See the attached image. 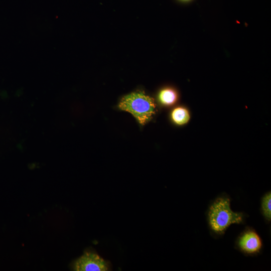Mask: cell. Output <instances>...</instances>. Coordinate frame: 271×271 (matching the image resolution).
I'll return each mask as SVG.
<instances>
[{
  "instance_id": "5",
  "label": "cell",
  "mask_w": 271,
  "mask_h": 271,
  "mask_svg": "<svg viewBox=\"0 0 271 271\" xmlns=\"http://www.w3.org/2000/svg\"><path fill=\"white\" fill-rule=\"evenodd\" d=\"M159 102L164 106H171L178 99L177 91L172 87H167L161 89L157 96Z\"/></svg>"
},
{
  "instance_id": "4",
  "label": "cell",
  "mask_w": 271,
  "mask_h": 271,
  "mask_svg": "<svg viewBox=\"0 0 271 271\" xmlns=\"http://www.w3.org/2000/svg\"><path fill=\"white\" fill-rule=\"evenodd\" d=\"M236 245L242 253L254 255L260 251L262 247V241L254 229L248 227L238 236Z\"/></svg>"
},
{
  "instance_id": "7",
  "label": "cell",
  "mask_w": 271,
  "mask_h": 271,
  "mask_svg": "<svg viewBox=\"0 0 271 271\" xmlns=\"http://www.w3.org/2000/svg\"><path fill=\"white\" fill-rule=\"evenodd\" d=\"M270 203L271 193L269 191L264 194L261 200V212L265 220L268 222L271 220Z\"/></svg>"
},
{
  "instance_id": "2",
  "label": "cell",
  "mask_w": 271,
  "mask_h": 271,
  "mask_svg": "<svg viewBox=\"0 0 271 271\" xmlns=\"http://www.w3.org/2000/svg\"><path fill=\"white\" fill-rule=\"evenodd\" d=\"M118 107L130 113L142 125L150 121L155 114L156 104L154 99L143 92H133L120 99Z\"/></svg>"
},
{
  "instance_id": "8",
  "label": "cell",
  "mask_w": 271,
  "mask_h": 271,
  "mask_svg": "<svg viewBox=\"0 0 271 271\" xmlns=\"http://www.w3.org/2000/svg\"><path fill=\"white\" fill-rule=\"evenodd\" d=\"M180 2H181L182 3H189L191 1H192L193 0H178Z\"/></svg>"
},
{
  "instance_id": "6",
  "label": "cell",
  "mask_w": 271,
  "mask_h": 271,
  "mask_svg": "<svg viewBox=\"0 0 271 271\" xmlns=\"http://www.w3.org/2000/svg\"><path fill=\"white\" fill-rule=\"evenodd\" d=\"M172 122L177 125H183L187 124L190 119V114L185 107L179 106L173 108L170 113Z\"/></svg>"
},
{
  "instance_id": "3",
  "label": "cell",
  "mask_w": 271,
  "mask_h": 271,
  "mask_svg": "<svg viewBox=\"0 0 271 271\" xmlns=\"http://www.w3.org/2000/svg\"><path fill=\"white\" fill-rule=\"evenodd\" d=\"M72 268L76 271H106L110 265L96 253L87 251L74 262Z\"/></svg>"
},
{
  "instance_id": "1",
  "label": "cell",
  "mask_w": 271,
  "mask_h": 271,
  "mask_svg": "<svg viewBox=\"0 0 271 271\" xmlns=\"http://www.w3.org/2000/svg\"><path fill=\"white\" fill-rule=\"evenodd\" d=\"M230 199L224 194L216 198L210 204L207 213L209 228L216 235L223 234L233 224L242 223L245 215L242 212L233 211L230 206Z\"/></svg>"
}]
</instances>
